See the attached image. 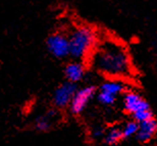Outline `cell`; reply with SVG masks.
<instances>
[{
    "mask_svg": "<svg viewBox=\"0 0 157 146\" xmlns=\"http://www.w3.org/2000/svg\"><path fill=\"white\" fill-rule=\"evenodd\" d=\"M89 59L91 67L107 79L124 80L134 74L128 49L117 40H100Z\"/></svg>",
    "mask_w": 157,
    "mask_h": 146,
    "instance_id": "obj_1",
    "label": "cell"
},
{
    "mask_svg": "<svg viewBox=\"0 0 157 146\" xmlns=\"http://www.w3.org/2000/svg\"><path fill=\"white\" fill-rule=\"evenodd\" d=\"M71 55L75 60L90 58L99 42L97 33L88 26L76 27L68 35Z\"/></svg>",
    "mask_w": 157,
    "mask_h": 146,
    "instance_id": "obj_2",
    "label": "cell"
},
{
    "mask_svg": "<svg viewBox=\"0 0 157 146\" xmlns=\"http://www.w3.org/2000/svg\"><path fill=\"white\" fill-rule=\"evenodd\" d=\"M122 105L127 114L138 123L153 119V112L148 101L140 94L134 91H128L122 94Z\"/></svg>",
    "mask_w": 157,
    "mask_h": 146,
    "instance_id": "obj_3",
    "label": "cell"
},
{
    "mask_svg": "<svg viewBox=\"0 0 157 146\" xmlns=\"http://www.w3.org/2000/svg\"><path fill=\"white\" fill-rule=\"evenodd\" d=\"M96 94L97 87L94 85H86L84 87L78 88L68 108L71 114L73 116H80L87 109L89 102L96 97Z\"/></svg>",
    "mask_w": 157,
    "mask_h": 146,
    "instance_id": "obj_4",
    "label": "cell"
},
{
    "mask_svg": "<svg viewBox=\"0 0 157 146\" xmlns=\"http://www.w3.org/2000/svg\"><path fill=\"white\" fill-rule=\"evenodd\" d=\"M77 83L65 81L61 83L57 88L55 89L52 97V104L56 110H64L68 109L71 102L73 101L74 95L78 91Z\"/></svg>",
    "mask_w": 157,
    "mask_h": 146,
    "instance_id": "obj_5",
    "label": "cell"
},
{
    "mask_svg": "<svg viewBox=\"0 0 157 146\" xmlns=\"http://www.w3.org/2000/svg\"><path fill=\"white\" fill-rule=\"evenodd\" d=\"M47 49L56 58L62 59L71 55L70 40L68 36L61 33H56L49 36L46 41Z\"/></svg>",
    "mask_w": 157,
    "mask_h": 146,
    "instance_id": "obj_6",
    "label": "cell"
},
{
    "mask_svg": "<svg viewBox=\"0 0 157 146\" xmlns=\"http://www.w3.org/2000/svg\"><path fill=\"white\" fill-rule=\"evenodd\" d=\"M157 134V120L155 118L145 122L139 123V130L136 135V139L141 143H147L151 141Z\"/></svg>",
    "mask_w": 157,
    "mask_h": 146,
    "instance_id": "obj_7",
    "label": "cell"
},
{
    "mask_svg": "<svg viewBox=\"0 0 157 146\" xmlns=\"http://www.w3.org/2000/svg\"><path fill=\"white\" fill-rule=\"evenodd\" d=\"M85 73H86V68L85 64L82 61L75 60L70 62L64 68V75L67 81L78 83L84 78Z\"/></svg>",
    "mask_w": 157,
    "mask_h": 146,
    "instance_id": "obj_8",
    "label": "cell"
},
{
    "mask_svg": "<svg viewBox=\"0 0 157 146\" xmlns=\"http://www.w3.org/2000/svg\"><path fill=\"white\" fill-rule=\"evenodd\" d=\"M99 91H104L106 94L117 98L118 95L124 94V92L128 91L127 84L124 80L121 79H106L104 82L101 83L99 86Z\"/></svg>",
    "mask_w": 157,
    "mask_h": 146,
    "instance_id": "obj_9",
    "label": "cell"
},
{
    "mask_svg": "<svg viewBox=\"0 0 157 146\" xmlns=\"http://www.w3.org/2000/svg\"><path fill=\"white\" fill-rule=\"evenodd\" d=\"M56 116V109L48 111L45 115L37 117L34 121V129L38 132H48L52 127L53 118Z\"/></svg>",
    "mask_w": 157,
    "mask_h": 146,
    "instance_id": "obj_10",
    "label": "cell"
},
{
    "mask_svg": "<svg viewBox=\"0 0 157 146\" xmlns=\"http://www.w3.org/2000/svg\"><path fill=\"white\" fill-rule=\"evenodd\" d=\"M124 135H122L121 126H111L105 130V135L103 138L105 144L109 146L117 145L121 140H124Z\"/></svg>",
    "mask_w": 157,
    "mask_h": 146,
    "instance_id": "obj_11",
    "label": "cell"
},
{
    "mask_svg": "<svg viewBox=\"0 0 157 146\" xmlns=\"http://www.w3.org/2000/svg\"><path fill=\"white\" fill-rule=\"evenodd\" d=\"M122 130V135H124V139L131 138V137H136L138 130H139V123L134 119H131L127 121L124 125L121 126Z\"/></svg>",
    "mask_w": 157,
    "mask_h": 146,
    "instance_id": "obj_12",
    "label": "cell"
},
{
    "mask_svg": "<svg viewBox=\"0 0 157 146\" xmlns=\"http://www.w3.org/2000/svg\"><path fill=\"white\" fill-rule=\"evenodd\" d=\"M105 130L106 129H103L101 127H96V128H94L92 130V137L94 139H102L104 138V135H105Z\"/></svg>",
    "mask_w": 157,
    "mask_h": 146,
    "instance_id": "obj_13",
    "label": "cell"
}]
</instances>
